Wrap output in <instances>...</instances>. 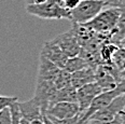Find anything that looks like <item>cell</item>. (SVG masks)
Segmentation results:
<instances>
[{
	"mask_svg": "<svg viewBox=\"0 0 125 124\" xmlns=\"http://www.w3.org/2000/svg\"><path fill=\"white\" fill-rule=\"evenodd\" d=\"M19 102L17 97L15 96H4V95H0V111L4 108L10 107L12 104Z\"/></svg>",
	"mask_w": 125,
	"mask_h": 124,
	"instance_id": "obj_16",
	"label": "cell"
},
{
	"mask_svg": "<svg viewBox=\"0 0 125 124\" xmlns=\"http://www.w3.org/2000/svg\"><path fill=\"white\" fill-rule=\"evenodd\" d=\"M26 12L44 20H70V11L62 7L61 0H48L42 4L29 3L26 6Z\"/></svg>",
	"mask_w": 125,
	"mask_h": 124,
	"instance_id": "obj_2",
	"label": "cell"
},
{
	"mask_svg": "<svg viewBox=\"0 0 125 124\" xmlns=\"http://www.w3.org/2000/svg\"><path fill=\"white\" fill-rule=\"evenodd\" d=\"M53 41L61 48V50L68 57H73V56H77L80 54L81 45L78 42L77 37L72 30L57 36L55 39H53Z\"/></svg>",
	"mask_w": 125,
	"mask_h": 124,
	"instance_id": "obj_8",
	"label": "cell"
},
{
	"mask_svg": "<svg viewBox=\"0 0 125 124\" xmlns=\"http://www.w3.org/2000/svg\"><path fill=\"white\" fill-rule=\"evenodd\" d=\"M121 14L122 8L106 7L92 21L83 25L91 28L95 32H112L118 26Z\"/></svg>",
	"mask_w": 125,
	"mask_h": 124,
	"instance_id": "obj_1",
	"label": "cell"
},
{
	"mask_svg": "<svg viewBox=\"0 0 125 124\" xmlns=\"http://www.w3.org/2000/svg\"><path fill=\"white\" fill-rule=\"evenodd\" d=\"M46 1H48V0H32V3L33 4H42Z\"/></svg>",
	"mask_w": 125,
	"mask_h": 124,
	"instance_id": "obj_24",
	"label": "cell"
},
{
	"mask_svg": "<svg viewBox=\"0 0 125 124\" xmlns=\"http://www.w3.org/2000/svg\"><path fill=\"white\" fill-rule=\"evenodd\" d=\"M12 123V115L10 107L4 108L0 111V124H11Z\"/></svg>",
	"mask_w": 125,
	"mask_h": 124,
	"instance_id": "obj_17",
	"label": "cell"
},
{
	"mask_svg": "<svg viewBox=\"0 0 125 124\" xmlns=\"http://www.w3.org/2000/svg\"><path fill=\"white\" fill-rule=\"evenodd\" d=\"M61 1H62V7H64L65 9L71 11V10H73L74 8L80 3V1H81V0H61Z\"/></svg>",
	"mask_w": 125,
	"mask_h": 124,
	"instance_id": "obj_20",
	"label": "cell"
},
{
	"mask_svg": "<svg viewBox=\"0 0 125 124\" xmlns=\"http://www.w3.org/2000/svg\"><path fill=\"white\" fill-rule=\"evenodd\" d=\"M83 124H110L109 122H104V121H99V120H96V119H88L85 123Z\"/></svg>",
	"mask_w": 125,
	"mask_h": 124,
	"instance_id": "obj_21",
	"label": "cell"
},
{
	"mask_svg": "<svg viewBox=\"0 0 125 124\" xmlns=\"http://www.w3.org/2000/svg\"><path fill=\"white\" fill-rule=\"evenodd\" d=\"M41 55L44 56L45 58H48L49 61L52 62L54 65H56L59 69L64 68L67 59L69 58L53 40L46 41L43 44L42 51H41Z\"/></svg>",
	"mask_w": 125,
	"mask_h": 124,
	"instance_id": "obj_10",
	"label": "cell"
},
{
	"mask_svg": "<svg viewBox=\"0 0 125 124\" xmlns=\"http://www.w3.org/2000/svg\"><path fill=\"white\" fill-rule=\"evenodd\" d=\"M87 66L88 64L86 63V61L83 57H81L80 55H77V56H73V57H69L67 59L62 69L66 70L67 72H69V73H73V72L81 70V69L85 68Z\"/></svg>",
	"mask_w": 125,
	"mask_h": 124,
	"instance_id": "obj_14",
	"label": "cell"
},
{
	"mask_svg": "<svg viewBox=\"0 0 125 124\" xmlns=\"http://www.w3.org/2000/svg\"><path fill=\"white\" fill-rule=\"evenodd\" d=\"M101 92H104L103 89L96 82H91L77 89V103L80 108V113L84 112L94 98Z\"/></svg>",
	"mask_w": 125,
	"mask_h": 124,
	"instance_id": "obj_6",
	"label": "cell"
},
{
	"mask_svg": "<svg viewBox=\"0 0 125 124\" xmlns=\"http://www.w3.org/2000/svg\"><path fill=\"white\" fill-rule=\"evenodd\" d=\"M61 69L54 65L44 56H40V64L38 70V80L37 81H54Z\"/></svg>",
	"mask_w": 125,
	"mask_h": 124,
	"instance_id": "obj_11",
	"label": "cell"
},
{
	"mask_svg": "<svg viewBox=\"0 0 125 124\" xmlns=\"http://www.w3.org/2000/svg\"><path fill=\"white\" fill-rule=\"evenodd\" d=\"M124 108H125V94L118 96L107 107L95 112L90 119H96V120L110 123Z\"/></svg>",
	"mask_w": 125,
	"mask_h": 124,
	"instance_id": "obj_7",
	"label": "cell"
},
{
	"mask_svg": "<svg viewBox=\"0 0 125 124\" xmlns=\"http://www.w3.org/2000/svg\"><path fill=\"white\" fill-rule=\"evenodd\" d=\"M43 122H44V124H54V123H53V121H52L51 119L49 118L46 114H44V115H43Z\"/></svg>",
	"mask_w": 125,
	"mask_h": 124,
	"instance_id": "obj_22",
	"label": "cell"
},
{
	"mask_svg": "<svg viewBox=\"0 0 125 124\" xmlns=\"http://www.w3.org/2000/svg\"><path fill=\"white\" fill-rule=\"evenodd\" d=\"M17 106H19L21 120L23 121H32L37 120V119H42L43 115L45 114L42 111L40 103L35 97L24 103L17 102Z\"/></svg>",
	"mask_w": 125,
	"mask_h": 124,
	"instance_id": "obj_9",
	"label": "cell"
},
{
	"mask_svg": "<svg viewBox=\"0 0 125 124\" xmlns=\"http://www.w3.org/2000/svg\"><path fill=\"white\" fill-rule=\"evenodd\" d=\"M105 8L106 2L101 0H81L74 9L70 11V21L73 24H85L92 21Z\"/></svg>",
	"mask_w": 125,
	"mask_h": 124,
	"instance_id": "obj_4",
	"label": "cell"
},
{
	"mask_svg": "<svg viewBox=\"0 0 125 124\" xmlns=\"http://www.w3.org/2000/svg\"><path fill=\"white\" fill-rule=\"evenodd\" d=\"M124 69H125V58H124Z\"/></svg>",
	"mask_w": 125,
	"mask_h": 124,
	"instance_id": "obj_26",
	"label": "cell"
},
{
	"mask_svg": "<svg viewBox=\"0 0 125 124\" xmlns=\"http://www.w3.org/2000/svg\"><path fill=\"white\" fill-rule=\"evenodd\" d=\"M120 4H121V8H125V0H120Z\"/></svg>",
	"mask_w": 125,
	"mask_h": 124,
	"instance_id": "obj_25",
	"label": "cell"
},
{
	"mask_svg": "<svg viewBox=\"0 0 125 124\" xmlns=\"http://www.w3.org/2000/svg\"><path fill=\"white\" fill-rule=\"evenodd\" d=\"M70 80H71V73L67 72L64 69H61L59 73L57 74V77L54 80V84H55V87L57 90L62 89V87L67 86V85L70 84Z\"/></svg>",
	"mask_w": 125,
	"mask_h": 124,
	"instance_id": "obj_15",
	"label": "cell"
},
{
	"mask_svg": "<svg viewBox=\"0 0 125 124\" xmlns=\"http://www.w3.org/2000/svg\"><path fill=\"white\" fill-rule=\"evenodd\" d=\"M121 124H125V108L121 112Z\"/></svg>",
	"mask_w": 125,
	"mask_h": 124,
	"instance_id": "obj_23",
	"label": "cell"
},
{
	"mask_svg": "<svg viewBox=\"0 0 125 124\" xmlns=\"http://www.w3.org/2000/svg\"><path fill=\"white\" fill-rule=\"evenodd\" d=\"M91 82H95V68L91 66H87L81 70H78L71 73L70 84L74 89H79V87L87 83H91Z\"/></svg>",
	"mask_w": 125,
	"mask_h": 124,
	"instance_id": "obj_12",
	"label": "cell"
},
{
	"mask_svg": "<svg viewBox=\"0 0 125 124\" xmlns=\"http://www.w3.org/2000/svg\"><path fill=\"white\" fill-rule=\"evenodd\" d=\"M58 102L77 103V89H74L71 84H69V85H67V86L62 87V89L57 90L55 92V94H54L53 98H52L49 108H50L52 105H54L55 103H58Z\"/></svg>",
	"mask_w": 125,
	"mask_h": 124,
	"instance_id": "obj_13",
	"label": "cell"
},
{
	"mask_svg": "<svg viewBox=\"0 0 125 124\" xmlns=\"http://www.w3.org/2000/svg\"><path fill=\"white\" fill-rule=\"evenodd\" d=\"M45 114L50 118L57 119V120H65V119H70L80 114V108L78 103L58 102L52 105L46 110Z\"/></svg>",
	"mask_w": 125,
	"mask_h": 124,
	"instance_id": "obj_5",
	"label": "cell"
},
{
	"mask_svg": "<svg viewBox=\"0 0 125 124\" xmlns=\"http://www.w3.org/2000/svg\"><path fill=\"white\" fill-rule=\"evenodd\" d=\"M101 1H105V2H106V1H107V0H101Z\"/></svg>",
	"mask_w": 125,
	"mask_h": 124,
	"instance_id": "obj_27",
	"label": "cell"
},
{
	"mask_svg": "<svg viewBox=\"0 0 125 124\" xmlns=\"http://www.w3.org/2000/svg\"><path fill=\"white\" fill-rule=\"evenodd\" d=\"M10 110H11V115H12V123L11 124H21V115H20V110L17 102L14 103L10 106Z\"/></svg>",
	"mask_w": 125,
	"mask_h": 124,
	"instance_id": "obj_18",
	"label": "cell"
},
{
	"mask_svg": "<svg viewBox=\"0 0 125 124\" xmlns=\"http://www.w3.org/2000/svg\"><path fill=\"white\" fill-rule=\"evenodd\" d=\"M50 118V117H49ZM52 121H53L54 124H80V118L79 114L75 115L73 118H70V119H65V120H57V119H53L50 118Z\"/></svg>",
	"mask_w": 125,
	"mask_h": 124,
	"instance_id": "obj_19",
	"label": "cell"
},
{
	"mask_svg": "<svg viewBox=\"0 0 125 124\" xmlns=\"http://www.w3.org/2000/svg\"><path fill=\"white\" fill-rule=\"evenodd\" d=\"M125 94V77L121 81L116 84V86L112 90H108V91H104L100 94H98L97 96L93 99V102L91 103V105L88 106V108L84 112L80 113V124L85 123L95 112H97L98 110L103 109V108L107 107L113 99H115L120 95Z\"/></svg>",
	"mask_w": 125,
	"mask_h": 124,
	"instance_id": "obj_3",
	"label": "cell"
}]
</instances>
